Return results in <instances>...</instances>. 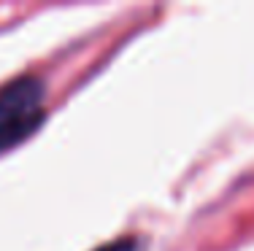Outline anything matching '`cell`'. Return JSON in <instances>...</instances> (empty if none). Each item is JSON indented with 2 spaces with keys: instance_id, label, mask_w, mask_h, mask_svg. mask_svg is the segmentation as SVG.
Listing matches in <instances>:
<instances>
[{
  "instance_id": "obj_1",
  "label": "cell",
  "mask_w": 254,
  "mask_h": 251,
  "mask_svg": "<svg viewBox=\"0 0 254 251\" xmlns=\"http://www.w3.org/2000/svg\"><path fill=\"white\" fill-rule=\"evenodd\" d=\"M44 119V84L35 76H19L0 87V154L27 141Z\"/></svg>"
},
{
  "instance_id": "obj_2",
  "label": "cell",
  "mask_w": 254,
  "mask_h": 251,
  "mask_svg": "<svg viewBox=\"0 0 254 251\" xmlns=\"http://www.w3.org/2000/svg\"><path fill=\"white\" fill-rule=\"evenodd\" d=\"M95 251H146V243L141 238H119V241H111Z\"/></svg>"
}]
</instances>
